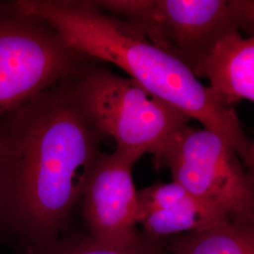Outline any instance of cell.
<instances>
[{
  "label": "cell",
  "instance_id": "1",
  "mask_svg": "<svg viewBox=\"0 0 254 254\" xmlns=\"http://www.w3.org/2000/svg\"><path fill=\"white\" fill-rule=\"evenodd\" d=\"M104 137L69 78L0 118V223L30 253L65 232Z\"/></svg>",
  "mask_w": 254,
  "mask_h": 254
},
{
  "label": "cell",
  "instance_id": "2",
  "mask_svg": "<svg viewBox=\"0 0 254 254\" xmlns=\"http://www.w3.org/2000/svg\"><path fill=\"white\" fill-rule=\"evenodd\" d=\"M12 6L44 20L66 46L91 60L115 64L155 97L216 132L254 172V142L235 109L223 105L186 64L154 45L136 24L109 15L87 0H18Z\"/></svg>",
  "mask_w": 254,
  "mask_h": 254
},
{
  "label": "cell",
  "instance_id": "3",
  "mask_svg": "<svg viewBox=\"0 0 254 254\" xmlns=\"http://www.w3.org/2000/svg\"><path fill=\"white\" fill-rule=\"evenodd\" d=\"M73 97L91 125L111 136L120 150L158 154L191 119L158 99L132 78L88 61L69 77Z\"/></svg>",
  "mask_w": 254,
  "mask_h": 254
},
{
  "label": "cell",
  "instance_id": "4",
  "mask_svg": "<svg viewBox=\"0 0 254 254\" xmlns=\"http://www.w3.org/2000/svg\"><path fill=\"white\" fill-rule=\"evenodd\" d=\"M104 11L140 27L154 45L173 55L191 71L218 40L234 31L254 30L250 0H101Z\"/></svg>",
  "mask_w": 254,
  "mask_h": 254
},
{
  "label": "cell",
  "instance_id": "5",
  "mask_svg": "<svg viewBox=\"0 0 254 254\" xmlns=\"http://www.w3.org/2000/svg\"><path fill=\"white\" fill-rule=\"evenodd\" d=\"M89 60L44 20L12 3L0 5V118L69 78Z\"/></svg>",
  "mask_w": 254,
  "mask_h": 254
},
{
  "label": "cell",
  "instance_id": "6",
  "mask_svg": "<svg viewBox=\"0 0 254 254\" xmlns=\"http://www.w3.org/2000/svg\"><path fill=\"white\" fill-rule=\"evenodd\" d=\"M154 163L156 169L168 168L173 182L200 200L233 217L254 219V172L216 132L183 128L154 156Z\"/></svg>",
  "mask_w": 254,
  "mask_h": 254
},
{
  "label": "cell",
  "instance_id": "7",
  "mask_svg": "<svg viewBox=\"0 0 254 254\" xmlns=\"http://www.w3.org/2000/svg\"><path fill=\"white\" fill-rule=\"evenodd\" d=\"M136 154L117 149L101 153L82 195L88 234L101 245L125 248L141 235L137 224V191L132 169Z\"/></svg>",
  "mask_w": 254,
  "mask_h": 254
},
{
  "label": "cell",
  "instance_id": "8",
  "mask_svg": "<svg viewBox=\"0 0 254 254\" xmlns=\"http://www.w3.org/2000/svg\"><path fill=\"white\" fill-rule=\"evenodd\" d=\"M228 215L175 182H159L137 191V223L144 236L156 241L206 229Z\"/></svg>",
  "mask_w": 254,
  "mask_h": 254
},
{
  "label": "cell",
  "instance_id": "9",
  "mask_svg": "<svg viewBox=\"0 0 254 254\" xmlns=\"http://www.w3.org/2000/svg\"><path fill=\"white\" fill-rule=\"evenodd\" d=\"M206 77L209 88L230 108L243 100H254V38L234 31L217 44L192 70Z\"/></svg>",
  "mask_w": 254,
  "mask_h": 254
},
{
  "label": "cell",
  "instance_id": "10",
  "mask_svg": "<svg viewBox=\"0 0 254 254\" xmlns=\"http://www.w3.org/2000/svg\"><path fill=\"white\" fill-rule=\"evenodd\" d=\"M169 254H254V219L228 215L217 224L162 241Z\"/></svg>",
  "mask_w": 254,
  "mask_h": 254
},
{
  "label": "cell",
  "instance_id": "11",
  "mask_svg": "<svg viewBox=\"0 0 254 254\" xmlns=\"http://www.w3.org/2000/svg\"><path fill=\"white\" fill-rule=\"evenodd\" d=\"M31 254H169L162 245L144 236L125 248H110L94 241L89 234H67L64 232L54 242Z\"/></svg>",
  "mask_w": 254,
  "mask_h": 254
}]
</instances>
